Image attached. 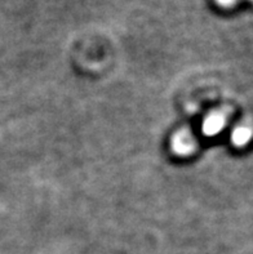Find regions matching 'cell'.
Segmentation results:
<instances>
[{
	"label": "cell",
	"mask_w": 253,
	"mask_h": 254,
	"mask_svg": "<svg viewBox=\"0 0 253 254\" xmlns=\"http://www.w3.org/2000/svg\"><path fill=\"white\" fill-rule=\"evenodd\" d=\"M196 147V139L189 130H181L173 137L172 148L178 155H190Z\"/></svg>",
	"instance_id": "cell-1"
},
{
	"label": "cell",
	"mask_w": 253,
	"mask_h": 254,
	"mask_svg": "<svg viewBox=\"0 0 253 254\" xmlns=\"http://www.w3.org/2000/svg\"><path fill=\"white\" fill-rule=\"evenodd\" d=\"M226 126V116L220 111L209 114L203 123V132L207 135H216Z\"/></svg>",
	"instance_id": "cell-2"
},
{
	"label": "cell",
	"mask_w": 253,
	"mask_h": 254,
	"mask_svg": "<svg viewBox=\"0 0 253 254\" xmlns=\"http://www.w3.org/2000/svg\"><path fill=\"white\" fill-rule=\"evenodd\" d=\"M251 138V130L247 127H238L235 129L233 134H231V141L234 142V145L237 146H244L247 145Z\"/></svg>",
	"instance_id": "cell-3"
},
{
	"label": "cell",
	"mask_w": 253,
	"mask_h": 254,
	"mask_svg": "<svg viewBox=\"0 0 253 254\" xmlns=\"http://www.w3.org/2000/svg\"><path fill=\"white\" fill-rule=\"evenodd\" d=\"M220 6H224V8H230V6H234V4L237 3L238 0H216Z\"/></svg>",
	"instance_id": "cell-4"
}]
</instances>
